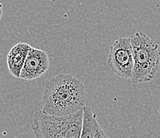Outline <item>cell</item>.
<instances>
[{"instance_id": "cell-1", "label": "cell", "mask_w": 160, "mask_h": 138, "mask_svg": "<svg viewBox=\"0 0 160 138\" xmlns=\"http://www.w3.org/2000/svg\"><path fill=\"white\" fill-rule=\"evenodd\" d=\"M87 92L79 79L67 74H58L46 82L42 93V110L52 116H68L86 106Z\"/></svg>"}, {"instance_id": "cell-2", "label": "cell", "mask_w": 160, "mask_h": 138, "mask_svg": "<svg viewBox=\"0 0 160 138\" xmlns=\"http://www.w3.org/2000/svg\"><path fill=\"white\" fill-rule=\"evenodd\" d=\"M133 55V69L131 81L133 83L151 82L155 78L160 65L158 45L143 32L130 37Z\"/></svg>"}, {"instance_id": "cell-3", "label": "cell", "mask_w": 160, "mask_h": 138, "mask_svg": "<svg viewBox=\"0 0 160 138\" xmlns=\"http://www.w3.org/2000/svg\"><path fill=\"white\" fill-rule=\"evenodd\" d=\"M82 121L83 110L62 117L38 110L33 114L31 128L34 138H80Z\"/></svg>"}, {"instance_id": "cell-4", "label": "cell", "mask_w": 160, "mask_h": 138, "mask_svg": "<svg viewBox=\"0 0 160 138\" xmlns=\"http://www.w3.org/2000/svg\"><path fill=\"white\" fill-rule=\"evenodd\" d=\"M109 69L116 76L131 79L133 69V55L130 38H120L115 41L107 59Z\"/></svg>"}, {"instance_id": "cell-5", "label": "cell", "mask_w": 160, "mask_h": 138, "mask_svg": "<svg viewBox=\"0 0 160 138\" xmlns=\"http://www.w3.org/2000/svg\"><path fill=\"white\" fill-rule=\"evenodd\" d=\"M49 68V59L46 51L32 47L25 61L19 78L32 81L47 72Z\"/></svg>"}, {"instance_id": "cell-6", "label": "cell", "mask_w": 160, "mask_h": 138, "mask_svg": "<svg viewBox=\"0 0 160 138\" xmlns=\"http://www.w3.org/2000/svg\"><path fill=\"white\" fill-rule=\"evenodd\" d=\"M31 49L32 46L28 43H19L13 46L7 54L8 69L14 78H19L25 61Z\"/></svg>"}, {"instance_id": "cell-7", "label": "cell", "mask_w": 160, "mask_h": 138, "mask_svg": "<svg viewBox=\"0 0 160 138\" xmlns=\"http://www.w3.org/2000/svg\"><path fill=\"white\" fill-rule=\"evenodd\" d=\"M80 138H110L105 134L96 115L88 106L83 109V121Z\"/></svg>"}, {"instance_id": "cell-8", "label": "cell", "mask_w": 160, "mask_h": 138, "mask_svg": "<svg viewBox=\"0 0 160 138\" xmlns=\"http://www.w3.org/2000/svg\"><path fill=\"white\" fill-rule=\"evenodd\" d=\"M2 9H3V7H2V3L0 2V20H1L2 16Z\"/></svg>"}]
</instances>
